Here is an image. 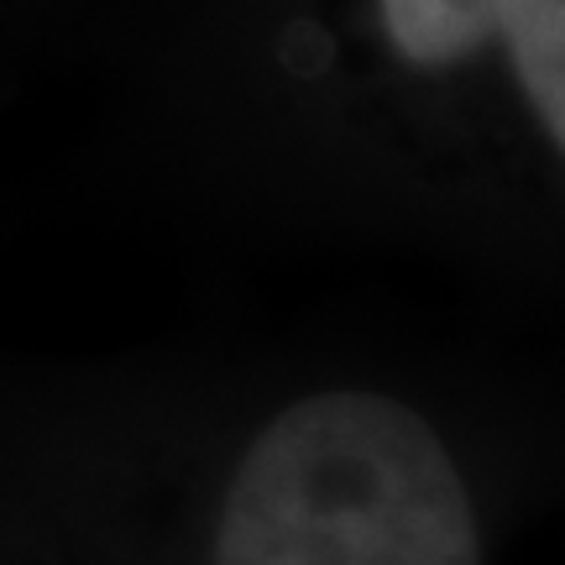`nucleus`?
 Returning <instances> with one entry per match:
<instances>
[{"label": "nucleus", "mask_w": 565, "mask_h": 565, "mask_svg": "<svg viewBox=\"0 0 565 565\" xmlns=\"http://www.w3.org/2000/svg\"><path fill=\"white\" fill-rule=\"evenodd\" d=\"M210 565H482V534L435 424L404 398L335 387L252 435Z\"/></svg>", "instance_id": "obj_1"}, {"label": "nucleus", "mask_w": 565, "mask_h": 565, "mask_svg": "<svg viewBox=\"0 0 565 565\" xmlns=\"http://www.w3.org/2000/svg\"><path fill=\"white\" fill-rule=\"evenodd\" d=\"M377 11L408 68L440 74L503 47L534 131L565 152V0H377Z\"/></svg>", "instance_id": "obj_2"}]
</instances>
